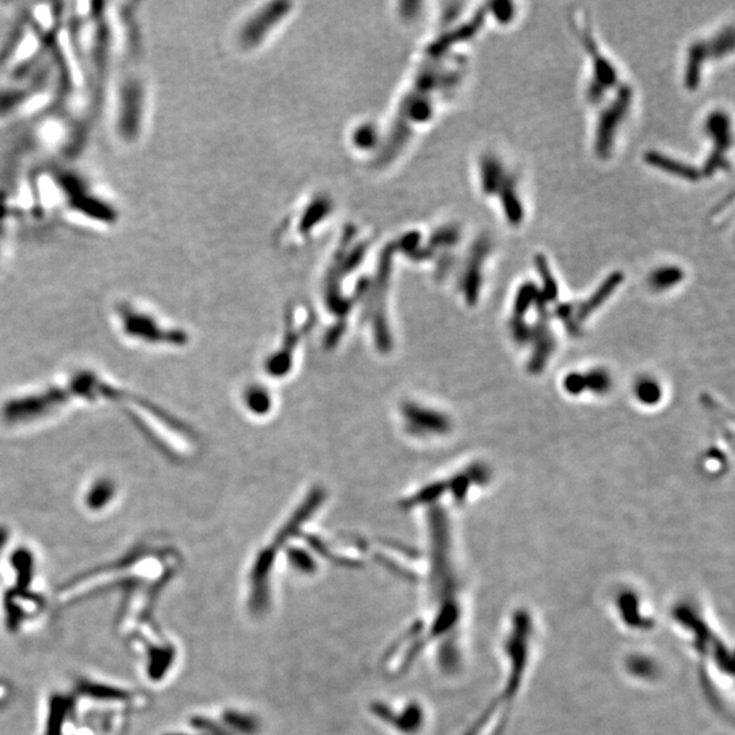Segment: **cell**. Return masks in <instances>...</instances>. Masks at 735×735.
Segmentation results:
<instances>
[{"instance_id": "cell-1", "label": "cell", "mask_w": 735, "mask_h": 735, "mask_svg": "<svg viewBox=\"0 0 735 735\" xmlns=\"http://www.w3.org/2000/svg\"><path fill=\"white\" fill-rule=\"evenodd\" d=\"M632 101V93L629 87H621L616 101L610 103L599 116L598 127H597V138H595V147L597 155L602 158H606L610 155L612 147H613V139L616 135L617 130L622 119L625 118L629 103Z\"/></svg>"}, {"instance_id": "cell-2", "label": "cell", "mask_w": 735, "mask_h": 735, "mask_svg": "<svg viewBox=\"0 0 735 735\" xmlns=\"http://www.w3.org/2000/svg\"><path fill=\"white\" fill-rule=\"evenodd\" d=\"M507 179L508 173L497 158L486 155L481 161V184L486 195L497 193Z\"/></svg>"}, {"instance_id": "cell-3", "label": "cell", "mask_w": 735, "mask_h": 735, "mask_svg": "<svg viewBox=\"0 0 735 735\" xmlns=\"http://www.w3.org/2000/svg\"><path fill=\"white\" fill-rule=\"evenodd\" d=\"M709 59V52L707 47V41H696L690 45L688 51L686 72L685 81L688 89H696L700 81V72L705 60Z\"/></svg>"}, {"instance_id": "cell-4", "label": "cell", "mask_w": 735, "mask_h": 735, "mask_svg": "<svg viewBox=\"0 0 735 735\" xmlns=\"http://www.w3.org/2000/svg\"><path fill=\"white\" fill-rule=\"evenodd\" d=\"M646 159L652 167L668 172L670 174L678 176L685 180L693 181V180H697L701 176L700 172L697 171L696 168L686 165L684 162H680L677 159H673L666 155H661V153H649L646 155Z\"/></svg>"}, {"instance_id": "cell-5", "label": "cell", "mask_w": 735, "mask_h": 735, "mask_svg": "<svg viewBox=\"0 0 735 735\" xmlns=\"http://www.w3.org/2000/svg\"><path fill=\"white\" fill-rule=\"evenodd\" d=\"M707 130H708V134L717 142V146L720 152H723V150L726 152L730 147V145H731L730 143L731 142L730 123H729V118L726 116V113H722V112L712 113L707 120Z\"/></svg>"}, {"instance_id": "cell-6", "label": "cell", "mask_w": 735, "mask_h": 735, "mask_svg": "<svg viewBox=\"0 0 735 735\" xmlns=\"http://www.w3.org/2000/svg\"><path fill=\"white\" fill-rule=\"evenodd\" d=\"M223 720L236 731L242 734H255L259 730L257 720L249 715L240 714L236 711H226L223 715Z\"/></svg>"}, {"instance_id": "cell-7", "label": "cell", "mask_w": 735, "mask_h": 735, "mask_svg": "<svg viewBox=\"0 0 735 735\" xmlns=\"http://www.w3.org/2000/svg\"><path fill=\"white\" fill-rule=\"evenodd\" d=\"M683 271H680L678 269L675 267H665V269H661V270H656L653 275H652V282L656 288H668L671 284L677 282Z\"/></svg>"}, {"instance_id": "cell-8", "label": "cell", "mask_w": 735, "mask_h": 735, "mask_svg": "<svg viewBox=\"0 0 735 735\" xmlns=\"http://www.w3.org/2000/svg\"><path fill=\"white\" fill-rule=\"evenodd\" d=\"M495 14L500 21H510L513 16L512 3H495Z\"/></svg>"}, {"instance_id": "cell-9", "label": "cell", "mask_w": 735, "mask_h": 735, "mask_svg": "<svg viewBox=\"0 0 735 735\" xmlns=\"http://www.w3.org/2000/svg\"><path fill=\"white\" fill-rule=\"evenodd\" d=\"M9 696H10V688H9V685H7V683H4V681L0 680V705L6 702V700L9 699Z\"/></svg>"}]
</instances>
